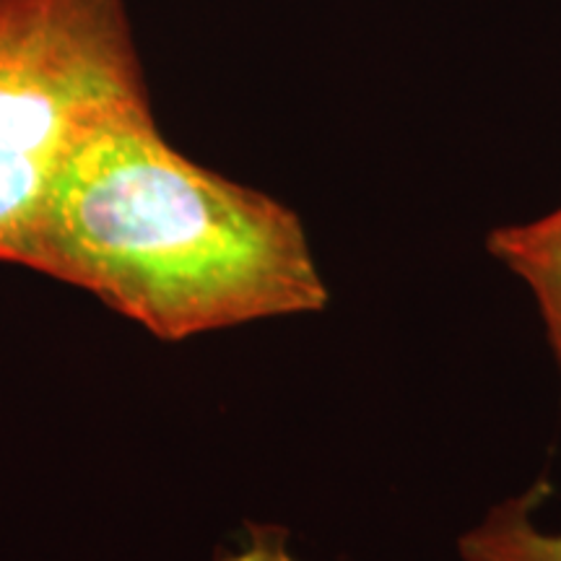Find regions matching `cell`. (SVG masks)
<instances>
[{"label":"cell","instance_id":"6","mask_svg":"<svg viewBox=\"0 0 561 561\" xmlns=\"http://www.w3.org/2000/svg\"><path fill=\"white\" fill-rule=\"evenodd\" d=\"M559 371H561V367H559Z\"/></svg>","mask_w":561,"mask_h":561},{"label":"cell","instance_id":"2","mask_svg":"<svg viewBox=\"0 0 561 561\" xmlns=\"http://www.w3.org/2000/svg\"><path fill=\"white\" fill-rule=\"evenodd\" d=\"M151 104L125 0H0V263L91 128Z\"/></svg>","mask_w":561,"mask_h":561},{"label":"cell","instance_id":"3","mask_svg":"<svg viewBox=\"0 0 561 561\" xmlns=\"http://www.w3.org/2000/svg\"><path fill=\"white\" fill-rule=\"evenodd\" d=\"M486 250L525 280L541 312L553 359L561 367V208L543 219L494 229L486 237Z\"/></svg>","mask_w":561,"mask_h":561},{"label":"cell","instance_id":"1","mask_svg":"<svg viewBox=\"0 0 561 561\" xmlns=\"http://www.w3.org/2000/svg\"><path fill=\"white\" fill-rule=\"evenodd\" d=\"M19 265L94 294L161 341L331 301L299 216L174 149L151 104L70 149Z\"/></svg>","mask_w":561,"mask_h":561},{"label":"cell","instance_id":"4","mask_svg":"<svg viewBox=\"0 0 561 561\" xmlns=\"http://www.w3.org/2000/svg\"><path fill=\"white\" fill-rule=\"evenodd\" d=\"M549 486L538 483L528 494L494 504L489 515L462 533L458 553L462 561H561V536L533 525V504Z\"/></svg>","mask_w":561,"mask_h":561},{"label":"cell","instance_id":"5","mask_svg":"<svg viewBox=\"0 0 561 561\" xmlns=\"http://www.w3.org/2000/svg\"><path fill=\"white\" fill-rule=\"evenodd\" d=\"M219 561H297L286 549V533L268 525H250L248 541Z\"/></svg>","mask_w":561,"mask_h":561}]
</instances>
